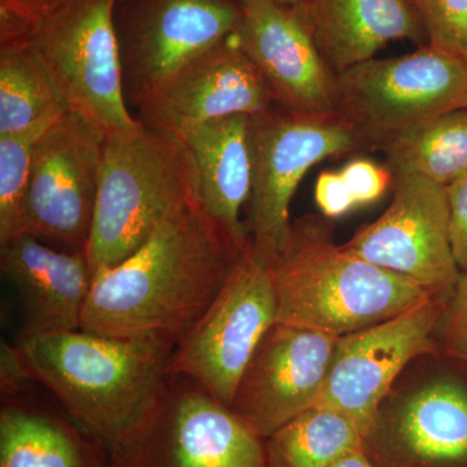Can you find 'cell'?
I'll return each instance as SVG.
<instances>
[{
    "mask_svg": "<svg viewBox=\"0 0 467 467\" xmlns=\"http://www.w3.org/2000/svg\"><path fill=\"white\" fill-rule=\"evenodd\" d=\"M248 243L234 241L202 204L184 208L128 259L92 275L81 330L173 348L216 299Z\"/></svg>",
    "mask_w": 467,
    "mask_h": 467,
    "instance_id": "1",
    "label": "cell"
},
{
    "mask_svg": "<svg viewBox=\"0 0 467 467\" xmlns=\"http://www.w3.org/2000/svg\"><path fill=\"white\" fill-rule=\"evenodd\" d=\"M460 109H467V60L427 43L337 75L335 112L368 147L382 149L409 129Z\"/></svg>",
    "mask_w": 467,
    "mask_h": 467,
    "instance_id": "5",
    "label": "cell"
},
{
    "mask_svg": "<svg viewBox=\"0 0 467 467\" xmlns=\"http://www.w3.org/2000/svg\"><path fill=\"white\" fill-rule=\"evenodd\" d=\"M276 324L342 337L431 300L407 276L335 245L313 218L291 223L269 256Z\"/></svg>",
    "mask_w": 467,
    "mask_h": 467,
    "instance_id": "2",
    "label": "cell"
},
{
    "mask_svg": "<svg viewBox=\"0 0 467 467\" xmlns=\"http://www.w3.org/2000/svg\"><path fill=\"white\" fill-rule=\"evenodd\" d=\"M339 337L275 324L261 340L233 401V411L269 438L315 408Z\"/></svg>",
    "mask_w": 467,
    "mask_h": 467,
    "instance_id": "12",
    "label": "cell"
},
{
    "mask_svg": "<svg viewBox=\"0 0 467 467\" xmlns=\"http://www.w3.org/2000/svg\"><path fill=\"white\" fill-rule=\"evenodd\" d=\"M267 439V467H333L365 445L348 418L321 407L304 411Z\"/></svg>",
    "mask_w": 467,
    "mask_h": 467,
    "instance_id": "23",
    "label": "cell"
},
{
    "mask_svg": "<svg viewBox=\"0 0 467 467\" xmlns=\"http://www.w3.org/2000/svg\"><path fill=\"white\" fill-rule=\"evenodd\" d=\"M447 189L451 241L461 273L467 270V173Z\"/></svg>",
    "mask_w": 467,
    "mask_h": 467,
    "instance_id": "29",
    "label": "cell"
},
{
    "mask_svg": "<svg viewBox=\"0 0 467 467\" xmlns=\"http://www.w3.org/2000/svg\"><path fill=\"white\" fill-rule=\"evenodd\" d=\"M380 150L392 174L422 175L448 187L467 173V109L409 129Z\"/></svg>",
    "mask_w": 467,
    "mask_h": 467,
    "instance_id": "22",
    "label": "cell"
},
{
    "mask_svg": "<svg viewBox=\"0 0 467 467\" xmlns=\"http://www.w3.org/2000/svg\"><path fill=\"white\" fill-rule=\"evenodd\" d=\"M356 207L371 204L382 198L393 183L392 171L368 159H355L340 169Z\"/></svg>",
    "mask_w": 467,
    "mask_h": 467,
    "instance_id": "28",
    "label": "cell"
},
{
    "mask_svg": "<svg viewBox=\"0 0 467 467\" xmlns=\"http://www.w3.org/2000/svg\"><path fill=\"white\" fill-rule=\"evenodd\" d=\"M275 2L281 3V5H288V7H294V5H299L301 0H275Z\"/></svg>",
    "mask_w": 467,
    "mask_h": 467,
    "instance_id": "34",
    "label": "cell"
},
{
    "mask_svg": "<svg viewBox=\"0 0 467 467\" xmlns=\"http://www.w3.org/2000/svg\"><path fill=\"white\" fill-rule=\"evenodd\" d=\"M275 324L269 256L250 241L216 299L178 344L168 373L193 378L208 395L232 408L254 352Z\"/></svg>",
    "mask_w": 467,
    "mask_h": 467,
    "instance_id": "8",
    "label": "cell"
},
{
    "mask_svg": "<svg viewBox=\"0 0 467 467\" xmlns=\"http://www.w3.org/2000/svg\"><path fill=\"white\" fill-rule=\"evenodd\" d=\"M70 0H0L2 43L24 41Z\"/></svg>",
    "mask_w": 467,
    "mask_h": 467,
    "instance_id": "27",
    "label": "cell"
},
{
    "mask_svg": "<svg viewBox=\"0 0 467 467\" xmlns=\"http://www.w3.org/2000/svg\"><path fill=\"white\" fill-rule=\"evenodd\" d=\"M448 349L467 361V270L461 273L445 326Z\"/></svg>",
    "mask_w": 467,
    "mask_h": 467,
    "instance_id": "31",
    "label": "cell"
},
{
    "mask_svg": "<svg viewBox=\"0 0 467 467\" xmlns=\"http://www.w3.org/2000/svg\"><path fill=\"white\" fill-rule=\"evenodd\" d=\"M238 5L236 38L276 106L306 113L335 112L337 76L294 7L275 0H238Z\"/></svg>",
    "mask_w": 467,
    "mask_h": 467,
    "instance_id": "14",
    "label": "cell"
},
{
    "mask_svg": "<svg viewBox=\"0 0 467 467\" xmlns=\"http://www.w3.org/2000/svg\"><path fill=\"white\" fill-rule=\"evenodd\" d=\"M239 24L238 0H152L122 58L137 104L193 58L236 34Z\"/></svg>",
    "mask_w": 467,
    "mask_h": 467,
    "instance_id": "15",
    "label": "cell"
},
{
    "mask_svg": "<svg viewBox=\"0 0 467 467\" xmlns=\"http://www.w3.org/2000/svg\"><path fill=\"white\" fill-rule=\"evenodd\" d=\"M252 116L192 126L178 135L195 164L202 209L241 244L251 241L241 209L252 189Z\"/></svg>",
    "mask_w": 467,
    "mask_h": 467,
    "instance_id": "18",
    "label": "cell"
},
{
    "mask_svg": "<svg viewBox=\"0 0 467 467\" xmlns=\"http://www.w3.org/2000/svg\"><path fill=\"white\" fill-rule=\"evenodd\" d=\"M275 104L236 34L193 58L138 103L143 124L178 137L186 129L235 115H257Z\"/></svg>",
    "mask_w": 467,
    "mask_h": 467,
    "instance_id": "13",
    "label": "cell"
},
{
    "mask_svg": "<svg viewBox=\"0 0 467 467\" xmlns=\"http://www.w3.org/2000/svg\"><path fill=\"white\" fill-rule=\"evenodd\" d=\"M106 138L73 110L43 133L34 150L18 235L52 239L86 251Z\"/></svg>",
    "mask_w": 467,
    "mask_h": 467,
    "instance_id": "9",
    "label": "cell"
},
{
    "mask_svg": "<svg viewBox=\"0 0 467 467\" xmlns=\"http://www.w3.org/2000/svg\"><path fill=\"white\" fill-rule=\"evenodd\" d=\"M0 266L26 316L23 337L81 330L92 273L86 251L52 250L32 235L0 245Z\"/></svg>",
    "mask_w": 467,
    "mask_h": 467,
    "instance_id": "16",
    "label": "cell"
},
{
    "mask_svg": "<svg viewBox=\"0 0 467 467\" xmlns=\"http://www.w3.org/2000/svg\"><path fill=\"white\" fill-rule=\"evenodd\" d=\"M174 416V467H267L260 436L211 395L187 393Z\"/></svg>",
    "mask_w": 467,
    "mask_h": 467,
    "instance_id": "19",
    "label": "cell"
},
{
    "mask_svg": "<svg viewBox=\"0 0 467 467\" xmlns=\"http://www.w3.org/2000/svg\"><path fill=\"white\" fill-rule=\"evenodd\" d=\"M115 5L116 0H70L24 39L38 54L69 109L106 135L140 125L126 109Z\"/></svg>",
    "mask_w": 467,
    "mask_h": 467,
    "instance_id": "6",
    "label": "cell"
},
{
    "mask_svg": "<svg viewBox=\"0 0 467 467\" xmlns=\"http://www.w3.org/2000/svg\"><path fill=\"white\" fill-rule=\"evenodd\" d=\"M20 349L34 377L88 431L122 444L155 410L173 348L76 330L30 335Z\"/></svg>",
    "mask_w": 467,
    "mask_h": 467,
    "instance_id": "3",
    "label": "cell"
},
{
    "mask_svg": "<svg viewBox=\"0 0 467 467\" xmlns=\"http://www.w3.org/2000/svg\"><path fill=\"white\" fill-rule=\"evenodd\" d=\"M34 376L32 368L24 358L21 349H14L2 344V389L3 392L15 391L24 380Z\"/></svg>",
    "mask_w": 467,
    "mask_h": 467,
    "instance_id": "32",
    "label": "cell"
},
{
    "mask_svg": "<svg viewBox=\"0 0 467 467\" xmlns=\"http://www.w3.org/2000/svg\"><path fill=\"white\" fill-rule=\"evenodd\" d=\"M438 315L431 299L339 337L316 407L343 414L367 441L376 430L380 402L405 365L426 349Z\"/></svg>",
    "mask_w": 467,
    "mask_h": 467,
    "instance_id": "11",
    "label": "cell"
},
{
    "mask_svg": "<svg viewBox=\"0 0 467 467\" xmlns=\"http://www.w3.org/2000/svg\"><path fill=\"white\" fill-rule=\"evenodd\" d=\"M315 199L319 211L328 218L342 217L356 208L340 171H327L318 175Z\"/></svg>",
    "mask_w": 467,
    "mask_h": 467,
    "instance_id": "30",
    "label": "cell"
},
{
    "mask_svg": "<svg viewBox=\"0 0 467 467\" xmlns=\"http://www.w3.org/2000/svg\"><path fill=\"white\" fill-rule=\"evenodd\" d=\"M0 467H82V459L60 427L8 409L0 417Z\"/></svg>",
    "mask_w": 467,
    "mask_h": 467,
    "instance_id": "24",
    "label": "cell"
},
{
    "mask_svg": "<svg viewBox=\"0 0 467 467\" xmlns=\"http://www.w3.org/2000/svg\"><path fill=\"white\" fill-rule=\"evenodd\" d=\"M427 45L467 60V0H414Z\"/></svg>",
    "mask_w": 467,
    "mask_h": 467,
    "instance_id": "26",
    "label": "cell"
},
{
    "mask_svg": "<svg viewBox=\"0 0 467 467\" xmlns=\"http://www.w3.org/2000/svg\"><path fill=\"white\" fill-rule=\"evenodd\" d=\"M69 109L66 98L27 41L2 43L0 137L57 119Z\"/></svg>",
    "mask_w": 467,
    "mask_h": 467,
    "instance_id": "21",
    "label": "cell"
},
{
    "mask_svg": "<svg viewBox=\"0 0 467 467\" xmlns=\"http://www.w3.org/2000/svg\"><path fill=\"white\" fill-rule=\"evenodd\" d=\"M57 119L0 137V245L20 234L34 150L39 138Z\"/></svg>",
    "mask_w": 467,
    "mask_h": 467,
    "instance_id": "25",
    "label": "cell"
},
{
    "mask_svg": "<svg viewBox=\"0 0 467 467\" xmlns=\"http://www.w3.org/2000/svg\"><path fill=\"white\" fill-rule=\"evenodd\" d=\"M333 467H379L368 459L365 448H358L349 451L348 454L343 457L342 460L337 461Z\"/></svg>",
    "mask_w": 467,
    "mask_h": 467,
    "instance_id": "33",
    "label": "cell"
},
{
    "mask_svg": "<svg viewBox=\"0 0 467 467\" xmlns=\"http://www.w3.org/2000/svg\"><path fill=\"white\" fill-rule=\"evenodd\" d=\"M252 189L245 229L267 256L290 229V204L310 168L365 146L339 113L276 106L252 116Z\"/></svg>",
    "mask_w": 467,
    "mask_h": 467,
    "instance_id": "7",
    "label": "cell"
},
{
    "mask_svg": "<svg viewBox=\"0 0 467 467\" xmlns=\"http://www.w3.org/2000/svg\"><path fill=\"white\" fill-rule=\"evenodd\" d=\"M201 204L199 178L180 138L150 126L107 135L86 256L92 275L128 259L165 221Z\"/></svg>",
    "mask_w": 467,
    "mask_h": 467,
    "instance_id": "4",
    "label": "cell"
},
{
    "mask_svg": "<svg viewBox=\"0 0 467 467\" xmlns=\"http://www.w3.org/2000/svg\"><path fill=\"white\" fill-rule=\"evenodd\" d=\"M399 450L420 467H467V392L439 382L409 399L396 420Z\"/></svg>",
    "mask_w": 467,
    "mask_h": 467,
    "instance_id": "20",
    "label": "cell"
},
{
    "mask_svg": "<svg viewBox=\"0 0 467 467\" xmlns=\"http://www.w3.org/2000/svg\"><path fill=\"white\" fill-rule=\"evenodd\" d=\"M392 175L391 204L342 247L430 294L456 285L461 270L451 248L447 189L422 175Z\"/></svg>",
    "mask_w": 467,
    "mask_h": 467,
    "instance_id": "10",
    "label": "cell"
},
{
    "mask_svg": "<svg viewBox=\"0 0 467 467\" xmlns=\"http://www.w3.org/2000/svg\"><path fill=\"white\" fill-rule=\"evenodd\" d=\"M335 76L395 41H426L414 0H301L294 5Z\"/></svg>",
    "mask_w": 467,
    "mask_h": 467,
    "instance_id": "17",
    "label": "cell"
}]
</instances>
